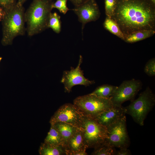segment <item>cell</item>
<instances>
[{"label": "cell", "instance_id": "6da1fadb", "mask_svg": "<svg viewBox=\"0 0 155 155\" xmlns=\"http://www.w3.org/2000/svg\"><path fill=\"white\" fill-rule=\"evenodd\" d=\"M154 5L150 0H117L111 18L118 24L125 38L138 30H154Z\"/></svg>", "mask_w": 155, "mask_h": 155}, {"label": "cell", "instance_id": "7a4b0ae2", "mask_svg": "<svg viewBox=\"0 0 155 155\" xmlns=\"http://www.w3.org/2000/svg\"><path fill=\"white\" fill-rule=\"evenodd\" d=\"M52 0H33L25 12L26 30L29 36L41 32L48 28L49 16L53 9Z\"/></svg>", "mask_w": 155, "mask_h": 155}, {"label": "cell", "instance_id": "3957f363", "mask_svg": "<svg viewBox=\"0 0 155 155\" xmlns=\"http://www.w3.org/2000/svg\"><path fill=\"white\" fill-rule=\"evenodd\" d=\"M5 12V17L2 21L1 43L3 46L11 44L15 38L24 35L26 30L25 26V12L23 6L19 5L16 3Z\"/></svg>", "mask_w": 155, "mask_h": 155}, {"label": "cell", "instance_id": "277c9868", "mask_svg": "<svg viewBox=\"0 0 155 155\" xmlns=\"http://www.w3.org/2000/svg\"><path fill=\"white\" fill-rule=\"evenodd\" d=\"M155 104V95L149 87L142 92L138 97L128 106L123 107L125 114L130 115L133 120L141 126L148 113Z\"/></svg>", "mask_w": 155, "mask_h": 155}, {"label": "cell", "instance_id": "5b68a950", "mask_svg": "<svg viewBox=\"0 0 155 155\" xmlns=\"http://www.w3.org/2000/svg\"><path fill=\"white\" fill-rule=\"evenodd\" d=\"M73 102L84 116L92 118L114 106L110 99L91 94L77 97Z\"/></svg>", "mask_w": 155, "mask_h": 155}, {"label": "cell", "instance_id": "8992f818", "mask_svg": "<svg viewBox=\"0 0 155 155\" xmlns=\"http://www.w3.org/2000/svg\"><path fill=\"white\" fill-rule=\"evenodd\" d=\"M80 128L83 131L84 142L87 148H94L105 142L107 128L94 118L84 116Z\"/></svg>", "mask_w": 155, "mask_h": 155}, {"label": "cell", "instance_id": "52a82bcc", "mask_svg": "<svg viewBox=\"0 0 155 155\" xmlns=\"http://www.w3.org/2000/svg\"><path fill=\"white\" fill-rule=\"evenodd\" d=\"M106 127L107 135L105 142L119 149L127 148L129 147L130 141L127 131L125 115Z\"/></svg>", "mask_w": 155, "mask_h": 155}, {"label": "cell", "instance_id": "ba28073f", "mask_svg": "<svg viewBox=\"0 0 155 155\" xmlns=\"http://www.w3.org/2000/svg\"><path fill=\"white\" fill-rule=\"evenodd\" d=\"M142 84L139 80L132 79L124 81L117 88L110 98L114 106H121L124 102L131 101L141 89Z\"/></svg>", "mask_w": 155, "mask_h": 155}, {"label": "cell", "instance_id": "9c48e42d", "mask_svg": "<svg viewBox=\"0 0 155 155\" xmlns=\"http://www.w3.org/2000/svg\"><path fill=\"white\" fill-rule=\"evenodd\" d=\"M84 115L73 104L66 103L61 106L51 117V124L57 122L65 123L80 128Z\"/></svg>", "mask_w": 155, "mask_h": 155}, {"label": "cell", "instance_id": "30bf717a", "mask_svg": "<svg viewBox=\"0 0 155 155\" xmlns=\"http://www.w3.org/2000/svg\"><path fill=\"white\" fill-rule=\"evenodd\" d=\"M82 61L83 57L80 55L78 65L76 68L71 67L70 70L63 71L61 82L64 85L65 92H70L72 88L76 85L86 87L95 83L94 80H90L84 76L83 71L80 67Z\"/></svg>", "mask_w": 155, "mask_h": 155}, {"label": "cell", "instance_id": "8fae6325", "mask_svg": "<svg viewBox=\"0 0 155 155\" xmlns=\"http://www.w3.org/2000/svg\"><path fill=\"white\" fill-rule=\"evenodd\" d=\"M82 24V31L86 24L95 21L99 18L100 12L95 0H89L83 3L75 6L72 9Z\"/></svg>", "mask_w": 155, "mask_h": 155}, {"label": "cell", "instance_id": "7c38bea8", "mask_svg": "<svg viewBox=\"0 0 155 155\" xmlns=\"http://www.w3.org/2000/svg\"><path fill=\"white\" fill-rule=\"evenodd\" d=\"M125 114L123 107L114 106L94 119L100 125L107 127L118 121Z\"/></svg>", "mask_w": 155, "mask_h": 155}, {"label": "cell", "instance_id": "4fadbf2b", "mask_svg": "<svg viewBox=\"0 0 155 155\" xmlns=\"http://www.w3.org/2000/svg\"><path fill=\"white\" fill-rule=\"evenodd\" d=\"M81 128L75 133L68 140L66 147V155H71L75 152L86 149Z\"/></svg>", "mask_w": 155, "mask_h": 155}, {"label": "cell", "instance_id": "5bb4252c", "mask_svg": "<svg viewBox=\"0 0 155 155\" xmlns=\"http://www.w3.org/2000/svg\"><path fill=\"white\" fill-rule=\"evenodd\" d=\"M59 132L64 141L66 149L67 143L70 138L80 128L62 122H57L52 124Z\"/></svg>", "mask_w": 155, "mask_h": 155}, {"label": "cell", "instance_id": "9a60e30c", "mask_svg": "<svg viewBox=\"0 0 155 155\" xmlns=\"http://www.w3.org/2000/svg\"><path fill=\"white\" fill-rule=\"evenodd\" d=\"M51 125L50 130L44 142L53 146H62L65 148L63 139L60 133L53 126Z\"/></svg>", "mask_w": 155, "mask_h": 155}, {"label": "cell", "instance_id": "2e32d148", "mask_svg": "<svg viewBox=\"0 0 155 155\" xmlns=\"http://www.w3.org/2000/svg\"><path fill=\"white\" fill-rule=\"evenodd\" d=\"M154 30H138L127 35L124 41L129 43H133L150 37L155 33Z\"/></svg>", "mask_w": 155, "mask_h": 155}, {"label": "cell", "instance_id": "e0dca14e", "mask_svg": "<svg viewBox=\"0 0 155 155\" xmlns=\"http://www.w3.org/2000/svg\"><path fill=\"white\" fill-rule=\"evenodd\" d=\"M40 155H66V149L62 146H53L44 142L42 143L38 150Z\"/></svg>", "mask_w": 155, "mask_h": 155}, {"label": "cell", "instance_id": "ac0fdd59", "mask_svg": "<svg viewBox=\"0 0 155 155\" xmlns=\"http://www.w3.org/2000/svg\"><path fill=\"white\" fill-rule=\"evenodd\" d=\"M117 86L108 84L102 85L97 87L91 94L97 96L110 99L115 93Z\"/></svg>", "mask_w": 155, "mask_h": 155}, {"label": "cell", "instance_id": "d6986e66", "mask_svg": "<svg viewBox=\"0 0 155 155\" xmlns=\"http://www.w3.org/2000/svg\"><path fill=\"white\" fill-rule=\"evenodd\" d=\"M104 28L112 34L124 40L125 37L117 23L111 18L107 17L103 24Z\"/></svg>", "mask_w": 155, "mask_h": 155}, {"label": "cell", "instance_id": "ffe728a7", "mask_svg": "<svg viewBox=\"0 0 155 155\" xmlns=\"http://www.w3.org/2000/svg\"><path fill=\"white\" fill-rule=\"evenodd\" d=\"M48 28H51L57 34H59L61 31V22L60 16L56 12H51L49 15Z\"/></svg>", "mask_w": 155, "mask_h": 155}, {"label": "cell", "instance_id": "44dd1931", "mask_svg": "<svg viewBox=\"0 0 155 155\" xmlns=\"http://www.w3.org/2000/svg\"><path fill=\"white\" fill-rule=\"evenodd\" d=\"M115 148L104 142L94 148L91 154L92 155H115L116 150Z\"/></svg>", "mask_w": 155, "mask_h": 155}, {"label": "cell", "instance_id": "7402d4cb", "mask_svg": "<svg viewBox=\"0 0 155 155\" xmlns=\"http://www.w3.org/2000/svg\"><path fill=\"white\" fill-rule=\"evenodd\" d=\"M117 0H105V9L107 17L111 18L115 10Z\"/></svg>", "mask_w": 155, "mask_h": 155}, {"label": "cell", "instance_id": "603a6c76", "mask_svg": "<svg viewBox=\"0 0 155 155\" xmlns=\"http://www.w3.org/2000/svg\"><path fill=\"white\" fill-rule=\"evenodd\" d=\"M68 0H56L52 4L53 9H57L61 13L66 14L69 9L67 7V3Z\"/></svg>", "mask_w": 155, "mask_h": 155}, {"label": "cell", "instance_id": "cb8c5ba5", "mask_svg": "<svg viewBox=\"0 0 155 155\" xmlns=\"http://www.w3.org/2000/svg\"><path fill=\"white\" fill-rule=\"evenodd\" d=\"M146 73L150 76L155 75V59L153 58L150 59L146 63L144 68Z\"/></svg>", "mask_w": 155, "mask_h": 155}, {"label": "cell", "instance_id": "d4e9b609", "mask_svg": "<svg viewBox=\"0 0 155 155\" xmlns=\"http://www.w3.org/2000/svg\"><path fill=\"white\" fill-rule=\"evenodd\" d=\"M17 0H0V7L7 11L13 7L17 3Z\"/></svg>", "mask_w": 155, "mask_h": 155}, {"label": "cell", "instance_id": "484cf974", "mask_svg": "<svg viewBox=\"0 0 155 155\" xmlns=\"http://www.w3.org/2000/svg\"><path fill=\"white\" fill-rule=\"evenodd\" d=\"M131 155L130 150L127 148H122L116 151L115 155Z\"/></svg>", "mask_w": 155, "mask_h": 155}, {"label": "cell", "instance_id": "4316f807", "mask_svg": "<svg viewBox=\"0 0 155 155\" xmlns=\"http://www.w3.org/2000/svg\"><path fill=\"white\" fill-rule=\"evenodd\" d=\"M74 5L76 6L80 5L89 0H69Z\"/></svg>", "mask_w": 155, "mask_h": 155}, {"label": "cell", "instance_id": "83f0119b", "mask_svg": "<svg viewBox=\"0 0 155 155\" xmlns=\"http://www.w3.org/2000/svg\"><path fill=\"white\" fill-rule=\"evenodd\" d=\"M6 14V12L4 9L0 7V22L4 18Z\"/></svg>", "mask_w": 155, "mask_h": 155}, {"label": "cell", "instance_id": "f1b7e54d", "mask_svg": "<svg viewBox=\"0 0 155 155\" xmlns=\"http://www.w3.org/2000/svg\"><path fill=\"white\" fill-rule=\"evenodd\" d=\"M86 149H84L73 153L71 155H87V153L86 152Z\"/></svg>", "mask_w": 155, "mask_h": 155}, {"label": "cell", "instance_id": "f546056e", "mask_svg": "<svg viewBox=\"0 0 155 155\" xmlns=\"http://www.w3.org/2000/svg\"><path fill=\"white\" fill-rule=\"evenodd\" d=\"M27 0H18L17 4L19 5L23 6V5Z\"/></svg>", "mask_w": 155, "mask_h": 155}, {"label": "cell", "instance_id": "4dcf8cb0", "mask_svg": "<svg viewBox=\"0 0 155 155\" xmlns=\"http://www.w3.org/2000/svg\"><path fill=\"white\" fill-rule=\"evenodd\" d=\"M153 3L155 4V0H150Z\"/></svg>", "mask_w": 155, "mask_h": 155}, {"label": "cell", "instance_id": "1f68e13d", "mask_svg": "<svg viewBox=\"0 0 155 155\" xmlns=\"http://www.w3.org/2000/svg\"><path fill=\"white\" fill-rule=\"evenodd\" d=\"M2 58L1 57H0V62L1 61V60L2 59Z\"/></svg>", "mask_w": 155, "mask_h": 155}]
</instances>
